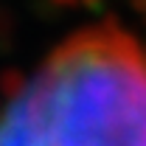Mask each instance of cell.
Returning <instances> with one entry per match:
<instances>
[{
  "label": "cell",
  "instance_id": "cell-2",
  "mask_svg": "<svg viewBox=\"0 0 146 146\" xmlns=\"http://www.w3.org/2000/svg\"><path fill=\"white\" fill-rule=\"evenodd\" d=\"M0 146H42L23 87L0 112Z\"/></svg>",
  "mask_w": 146,
  "mask_h": 146
},
{
  "label": "cell",
  "instance_id": "cell-1",
  "mask_svg": "<svg viewBox=\"0 0 146 146\" xmlns=\"http://www.w3.org/2000/svg\"><path fill=\"white\" fill-rule=\"evenodd\" d=\"M23 93L42 146H146V45L118 23L65 36Z\"/></svg>",
  "mask_w": 146,
  "mask_h": 146
}]
</instances>
